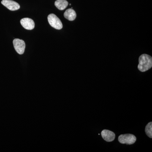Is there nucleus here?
<instances>
[{
  "label": "nucleus",
  "instance_id": "1",
  "mask_svg": "<svg viewBox=\"0 0 152 152\" xmlns=\"http://www.w3.org/2000/svg\"><path fill=\"white\" fill-rule=\"evenodd\" d=\"M139 64L138 69L141 72H145L148 70L152 67V58L149 55H142L139 59Z\"/></svg>",
  "mask_w": 152,
  "mask_h": 152
},
{
  "label": "nucleus",
  "instance_id": "2",
  "mask_svg": "<svg viewBox=\"0 0 152 152\" xmlns=\"http://www.w3.org/2000/svg\"><path fill=\"white\" fill-rule=\"evenodd\" d=\"M48 20L50 25L56 29L61 30L63 28V24L60 19L54 14H51L48 16Z\"/></svg>",
  "mask_w": 152,
  "mask_h": 152
},
{
  "label": "nucleus",
  "instance_id": "3",
  "mask_svg": "<svg viewBox=\"0 0 152 152\" xmlns=\"http://www.w3.org/2000/svg\"><path fill=\"white\" fill-rule=\"evenodd\" d=\"M118 140L121 144L132 145L135 142L137 138L132 134H125L119 136Z\"/></svg>",
  "mask_w": 152,
  "mask_h": 152
},
{
  "label": "nucleus",
  "instance_id": "4",
  "mask_svg": "<svg viewBox=\"0 0 152 152\" xmlns=\"http://www.w3.org/2000/svg\"><path fill=\"white\" fill-rule=\"evenodd\" d=\"M15 50L20 55H22L25 52L26 44L24 41L19 39H15L13 42Z\"/></svg>",
  "mask_w": 152,
  "mask_h": 152
},
{
  "label": "nucleus",
  "instance_id": "5",
  "mask_svg": "<svg viewBox=\"0 0 152 152\" xmlns=\"http://www.w3.org/2000/svg\"><path fill=\"white\" fill-rule=\"evenodd\" d=\"M1 4L11 11H16L20 8V5L12 0H2Z\"/></svg>",
  "mask_w": 152,
  "mask_h": 152
},
{
  "label": "nucleus",
  "instance_id": "6",
  "mask_svg": "<svg viewBox=\"0 0 152 152\" xmlns=\"http://www.w3.org/2000/svg\"><path fill=\"white\" fill-rule=\"evenodd\" d=\"M20 23L22 26L26 29L33 30L35 27L34 22L32 19L29 18H24L20 20Z\"/></svg>",
  "mask_w": 152,
  "mask_h": 152
},
{
  "label": "nucleus",
  "instance_id": "7",
  "mask_svg": "<svg viewBox=\"0 0 152 152\" xmlns=\"http://www.w3.org/2000/svg\"><path fill=\"white\" fill-rule=\"evenodd\" d=\"M101 135L105 141L108 142L113 141L115 138V134L113 132L107 129L102 131Z\"/></svg>",
  "mask_w": 152,
  "mask_h": 152
},
{
  "label": "nucleus",
  "instance_id": "8",
  "mask_svg": "<svg viewBox=\"0 0 152 152\" xmlns=\"http://www.w3.org/2000/svg\"><path fill=\"white\" fill-rule=\"evenodd\" d=\"M64 17L69 21H73L76 19L77 14L72 9H69L64 13Z\"/></svg>",
  "mask_w": 152,
  "mask_h": 152
},
{
  "label": "nucleus",
  "instance_id": "9",
  "mask_svg": "<svg viewBox=\"0 0 152 152\" xmlns=\"http://www.w3.org/2000/svg\"><path fill=\"white\" fill-rule=\"evenodd\" d=\"M69 3L66 0H57L55 3V5L60 10H63L67 7Z\"/></svg>",
  "mask_w": 152,
  "mask_h": 152
},
{
  "label": "nucleus",
  "instance_id": "10",
  "mask_svg": "<svg viewBox=\"0 0 152 152\" xmlns=\"http://www.w3.org/2000/svg\"><path fill=\"white\" fill-rule=\"evenodd\" d=\"M145 132L146 134L149 137L152 138V122L149 123L147 126H146L145 129Z\"/></svg>",
  "mask_w": 152,
  "mask_h": 152
}]
</instances>
